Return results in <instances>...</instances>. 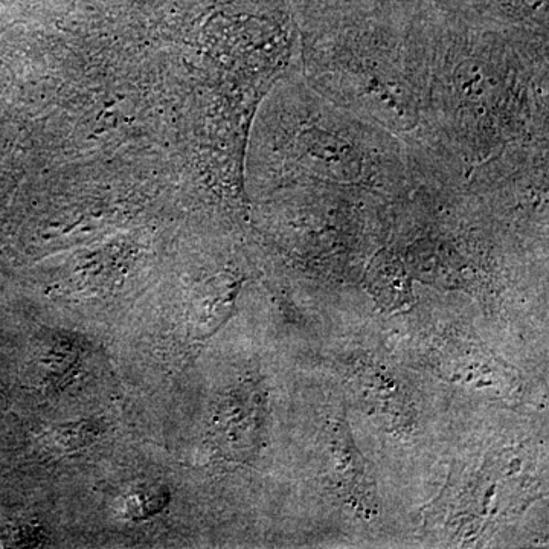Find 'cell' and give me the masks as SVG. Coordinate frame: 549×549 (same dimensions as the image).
<instances>
[{
	"instance_id": "cell-1",
	"label": "cell",
	"mask_w": 549,
	"mask_h": 549,
	"mask_svg": "<svg viewBox=\"0 0 549 549\" xmlns=\"http://www.w3.org/2000/svg\"><path fill=\"white\" fill-rule=\"evenodd\" d=\"M42 348L40 371L43 388L49 394L61 392L77 377L86 345L78 334L66 330H49Z\"/></svg>"
},
{
	"instance_id": "cell-2",
	"label": "cell",
	"mask_w": 549,
	"mask_h": 549,
	"mask_svg": "<svg viewBox=\"0 0 549 549\" xmlns=\"http://www.w3.org/2000/svg\"><path fill=\"white\" fill-rule=\"evenodd\" d=\"M171 490L162 482L133 485L119 502V514L127 522H144L159 516L171 504Z\"/></svg>"
},
{
	"instance_id": "cell-3",
	"label": "cell",
	"mask_w": 549,
	"mask_h": 549,
	"mask_svg": "<svg viewBox=\"0 0 549 549\" xmlns=\"http://www.w3.org/2000/svg\"><path fill=\"white\" fill-rule=\"evenodd\" d=\"M101 434H103V423L100 420L84 418V420L52 424L45 434V441L49 450L58 455H75L92 446Z\"/></svg>"
}]
</instances>
